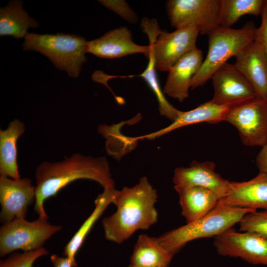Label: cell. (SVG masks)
Masks as SVG:
<instances>
[{"instance_id": "5", "label": "cell", "mask_w": 267, "mask_h": 267, "mask_svg": "<svg viewBox=\"0 0 267 267\" xmlns=\"http://www.w3.org/2000/svg\"><path fill=\"white\" fill-rule=\"evenodd\" d=\"M23 44L24 50H35L47 57L58 69L78 77L82 64L87 61V41L73 34H28Z\"/></svg>"}, {"instance_id": "1", "label": "cell", "mask_w": 267, "mask_h": 267, "mask_svg": "<svg viewBox=\"0 0 267 267\" xmlns=\"http://www.w3.org/2000/svg\"><path fill=\"white\" fill-rule=\"evenodd\" d=\"M88 179L99 183L104 189L115 188L109 165L104 156L97 157L74 153L57 162L44 161L36 171V202L34 210L39 218L48 219L44 202L55 195L70 183Z\"/></svg>"}, {"instance_id": "6", "label": "cell", "mask_w": 267, "mask_h": 267, "mask_svg": "<svg viewBox=\"0 0 267 267\" xmlns=\"http://www.w3.org/2000/svg\"><path fill=\"white\" fill-rule=\"evenodd\" d=\"M148 35L156 69L168 72L169 69L187 53L196 47L199 29L190 25L176 29L173 32L161 31L155 19L142 24Z\"/></svg>"}, {"instance_id": "11", "label": "cell", "mask_w": 267, "mask_h": 267, "mask_svg": "<svg viewBox=\"0 0 267 267\" xmlns=\"http://www.w3.org/2000/svg\"><path fill=\"white\" fill-rule=\"evenodd\" d=\"M214 89L212 101L233 107L258 98L254 89L233 64L225 63L211 78Z\"/></svg>"}, {"instance_id": "29", "label": "cell", "mask_w": 267, "mask_h": 267, "mask_svg": "<svg viewBox=\"0 0 267 267\" xmlns=\"http://www.w3.org/2000/svg\"><path fill=\"white\" fill-rule=\"evenodd\" d=\"M261 16V23L257 28L255 40L262 46L267 58V0H265Z\"/></svg>"}, {"instance_id": "13", "label": "cell", "mask_w": 267, "mask_h": 267, "mask_svg": "<svg viewBox=\"0 0 267 267\" xmlns=\"http://www.w3.org/2000/svg\"><path fill=\"white\" fill-rule=\"evenodd\" d=\"M216 164L210 161H193L188 167H178L173 178L174 187H200L214 192L219 200L229 190L230 181L223 178L215 170Z\"/></svg>"}, {"instance_id": "21", "label": "cell", "mask_w": 267, "mask_h": 267, "mask_svg": "<svg viewBox=\"0 0 267 267\" xmlns=\"http://www.w3.org/2000/svg\"><path fill=\"white\" fill-rule=\"evenodd\" d=\"M25 125L18 119L10 122L5 130H0V174L12 179L20 178L17 163L16 142L24 133Z\"/></svg>"}, {"instance_id": "24", "label": "cell", "mask_w": 267, "mask_h": 267, "mask_svg": "<svg viewBox=\"0 0 267 267\" xmlns=\"http://www.w3.org/2000/svg\"><path fill=\"white\" fill-rule=\"evenodd\" d=\"M264 0H221L220 25L231 28L243 15H261Z\"/></svg>"}, {"instance_id": "31", "label": "cell", "mask_w": 267, "mask_h": 267, "mask_svg": "<svg viewBox=\"0 0 267 267\" xmlns=\"http://www.w3.org/2000/svg\"><path fill=\"white\" fill-rule=\"evenodd\" d=\"M50 261L54 267H76L71 260L65 256L52 255L50 256Z\"/></svg>"}, {"instance_id": "3", "label": "cell", "mask_w": 267, "mask_h": 267, "mask_svg": "<svg viewBox=\"0 0 267 267\" xmlns=\"http://www.w3.org/2000/svg\"><path fill=\"white\" fill-rule=\"evenodd\" d=\"M257 210L231 207L218 202L208 213L157 237L160 244L174 255L195 239L216 237L239 223L247 214Z\"/></svg>"}, {"instance_id": "9", "label": "cell", "mask_w": 267, "mask_h": 267, "mask_svg": "<svg viewBox=\"0 0 267 267\" xmlns=\"http://www.w3.org/2000/svg\"><path fill=\"white\" fill-rule=\"evenodd\" d=\"M224 121L237 129L245 145L263 146L267 143V98H257L230 107Z\"/></svg>"}, {"instance_id": "30", "label": "cell", "mask_w": 267, "mask_h": 267, "mask_svg": "<svg viewBox=\"0 0 267 267\" xmlns=\"http://www.w3.org/2000/svg\"><path fill=\"white\" fill-rule=\"evenodd\" d=\"M259 171L267 174V143L262 147L256 159Z\"/></svg>"}, {"instance_id": "25", "label": "cell", "mask_w": 267, "mask_h": 267, "mask_svg": "<svg viewBox=\"0 0 267 267\" xmlns=\"http://www.w3.org/2000/svg\"><path fill=\"white\" fill-rule=\"evenodd\" d=\"M147 57L149 59L147 66L139 76L144 80L155 95L159 103L160 114L173 122L178 117L179 110L168 101L161 89L156 72L154 57L150 49Z\"/></svg>"}, {"instance_id": "8", "label": "cell", "mask_w": 267, "mask_h": 267, "mask_svg": "<svg viewBox=\"0 0 267 267\" xmlns=\"http://www.w3.org/2000/svg\"><path fill=\"white\" fill-rule=\"evenodd\" d=\"M221 0H169L166 10L172 26L193 25L208 35L220 25Z\"/></svg>"}, {"instance_id": "27", "label": "cell", "mask_w": 267, "mask_h": 267, "mask_svg": "<svg viewBox=\"0 0 267 267\" xmlns=\"http://www.w3.org/2000/svg\"><path fill=\"white\" fill-rule=\"evenodd\" d=\"M48 254L47 250L44 247L23 253H13L0 261V267H33L34 263L38 259Z\"/></svg>"}, {"instance_id": "28", "label": "cell", "mask_w": 267, "mask_h": 267, "mask_svg": "<svg viewBox=\"0 0 267 267\" xmlns=\"http://www.w3.org/2000/svg\"><path fill=\"white\" fill-rule=\"evenodd\" d=\"M98 1L106 7L119 15L127 22L131 24L137 23L138 21L137 15L125 0H101Z\"/></svg>"}, {"instance_id": "18", "label": "cell", "mask_w": 267, "mask_h": 267, "mask_svg": "<svg viewBox=\"0 0 267 267\" xmlns=\"http://www.w3.org/2000/svg\"><path fill=\"white\" fill-rule=\"evenodd\" d=\"M230 107L216 104L212 100L187 111H179L177 118L166 127L134 139H153L176 129L193 124L207 122L216 124L224 121Z\"/></svg>"}, {"instance_id": "32", "label": "cell", "mask_w": 267, "mask_h": 267, "mask_svg": "<svg viewBox=\"0 0 267 267\" xmlns=\"http://www.w3.org/2000/svg\"><path fill=\"white\" fill-rule=\"evenodd\" d=\"M128 267H131L129 266ZM169 267V266H168V267Z\"/></svg>"}, {"instance_id": "4", "label": "cell", "mask_w": 267, "mask_h": 267, "mask_svg": "<svg viewBox=\"0 0 267 267\" xmlns=\"http://www.w3.org/2000/svg\"><path fill=\"white\" fill-rule=\"evenodd\" d=\"M257 28L249 23L240 29L220 26L208 35L207 56L192 78L190 88L203 86L228 59L255 40Z\"/></svg>"}, {"instance_id": "17", "label": "cell", "mask_w": 267, "mask_h": 267, "mask_svg": "<svg viewBox=\"0 0 267 267\" xmlns=\"http://www.w3.org/2000/svg\"><path fill=\"white\" fill-rule=\"evenodd\" d=\"M203 62V52L197 47L180 59L168 71L164 94L182 102L188 97L191 80Z\"/></svg>"}, {"instance_id": "12", "label": "cell", "mask_w": 267, "mask_h": 267, "mask_svg": "<svg viewBox=\"0 0 267 267\" xmlns=\"http://www.w3.org/2000/svg\"><path fill=\"white\" fill-rule=\"evenodd\" d=\"M36 202V186L29 178L0 177V219L3 223L26 218L28 207Z\"/></svg>"}, {"instance_id": "22", "label": "cell", "mask_w": 267, "mask_h": 267, "mask_svg": "<svg viewBox=\"0 0 267 267\" xmlns=\"http://www.w3.org/2000/svg\"><path fill=\"white\" fill-rule=\"evenodd\" d=\"M39 23L30 17L22 6V1H12L0 10V35L12 36L19 39L28 34L29 28H36Z\"/></svg>"}, {"instance_id": "10", "label": "cell", "mask_w": 267, "mask_h": 267, "mask_svg": "<svg viewBox=\"0 0 267 267\" xmlns=\"http://www.w3.org/2000/svg\"><path fill=\"white\" fill-rule=\"evenodd\" d=\"M214 246L223 256L239 258L252 265L267 266V238L232 228L215 237Z\"/></svg>"}, {"instance_id": "23", "label": "cell", "mask_w": 267, "mask_h": 267, "mask_svg": "<svg viewBox=\"0 0 267 267\" xmlns=\"http://www.w3.org/2000/svg\"><path fill=\"white\" fill-rule=\"evenodd\" d=\"M117 192L115 188L104 189L97 196L94 202V210L65 247L63 255L68 258L76 267L77 266L75 260L76 254L96 221L109 204L113 203Z\"/></svg>"}, {"instance_id": "15", "label": "cell", "mask_w": 267, "mask_h": 267, "mask_svg": "<svg viewBox=\"0 0 267 267\" xmlns=\"http://www.w3.org/2000/svg\"><path fill=\"white\" fill-rule=\"evenodd\" d=\"M233 64L252 87L258 98H267V58L256 40L235 55Z\"/></svg>"}, {"instance_id": "16", "label": "cell", "mask_w": 267, "mask_h": 267, "mask_svg": "<svg viewBox=\"0 0 267 267\" xmlns=\"http://www.w3.org/2000/svg\"><path fill=\"white\" fill-rule=\"evenodd\" d=\"M219 202L231 207L267 211V174L259 172L249 180L230 181L227 194Z\"/></svg>"}, {"instance_id": "26", "label": "cell", "mask_w": 267, "mask_h": 267, "mask_svg": "<svg viewBox=\"0 0 267 267\" xmlns=\"http://www.w3.org/2000/svg\"><path fill=\"white\" fill-rule=\"evenodd\" d=\"M239 225L241 231L254 232L267 238V211H256L246 214Z\"/></svg>"}, {"instance_id": "14", "label": "cell", "mask_w": 267, "mask_h": 267, "mask_svg": "<svg viewBox=\"0 0 267 267\" xmlns=\"http://www.w3.org/2000/svg\"><path fill=\"white\" fill-rule=\"evenodd\" d=\"M150 46L136 44L131 31L126 26L110 30L102 37L88 41L87 52L100 58L113 59L128 55L143 53L148 57Z\"/></svg>"}, {"instance_id": "7", "label": "cell", "mask_w": 267, "mask_h": 267, "mask_svg": "<svg viewBox=\"0 0 267 267\" xmlns=\"http://www.w3.org/2000/svg\"><path fill=\"white\" fill-rule=\"evenodd\" d=\"M48 219L39 218L30 222L26 218H16L3 223L0 228V256L3 257L16 250L24 252L41 248L52 235L62 229L52 225Z\"/></svg>"}, {"instance_id": "20", "label": "cell", "mask_w": 267, "mask_h": 267, "mask_svg": "<svg viewBox=\"0 0 267 267\" xmlns=\"http://www.w3.org/2000/svg\"><path fill=\"white\" fill-rule=\"evenodd\" d=\"M159 243L157 237L138 236L130 259L131 267H166L174 256Z\"/></svg>"}, {"instance_id": "2", "label": "cell", "mask_w": 267, "mask_h": 267, "mask_svg": "<svg viewBox=\"0 0 267 267\" xmlns=\"http://www.w3.org/2000/svg\"><path fill=\"white\" fill-rule=\"evenodd\" d=\"M158 196L146 177L138 183L118 190L113 203L116 211L102 221L105 238L121 244L138 230H146L158 220L155 207Z\"/></svg>"}, {"instance_id": "19", "label": "cell", "mask_w": 267, "mask_h": 267, "mask_svg": "<svg viewBox=\"0 0 267 267\" xmlns=\"http://www.w3.org/2000/svg\"><path fill=\"white\" fill-rule=\"evenodd\" d=\"M179 197L182 216L186 223L202 217L218 203L217 195L208 189L200 187H174Z\"/></svg>"}]
</instances>
